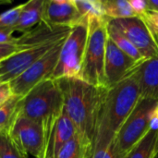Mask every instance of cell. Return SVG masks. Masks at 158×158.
Masks as SVG:
<instances>
[{
  "label": "cell",
  "mask_w": 158,
  "mask_h": 158,
  "mask_svg": "<svg viewBox=\"0 0 158 158\" xmlns=\"http://www.w3.org/2000/svg\"><path fill=\"white\" fill-rule=\"evenodd\" d=\"M158 131L150 130L125 158H155Z\"/></svg>",
  "instance_id": "d6986e66"
},
{
  "label": "cell",
  "mask_w": 158,
  "mask_h": 158,
  "mask_svg": "<svg viewBox=\"0 0 158 158\" xmlns=\"http://www.w3.org/2000/svg\"><path fill=\"white\" fill-rule=\"evenodd\" d=\"M0 83H1V82H0Z\"/></svg>",
  "instance_id": "836d02e7"
},
{
  "label": "cell",
  "mask_w": 158,
  "mask_h": 158,
  "mask_svg": "<svg viewBox=\"0 0 158 158\" xmlns=\"http://www.w3.org/2000/svg\"><path fill=\"white\" fill-rule=\"evenodd\" d=\"M103 6L106 16L109 19L137 17L132 10L129 1L126 0H104Z\"/></svg>",
  "instance_id": "ffe728a7"
},
{
  "label": "cell",
  "mask_w": 158,
  "mask_h": 158,
  "mask_svg": "<svg viewBox=\"0 0 158 158\" xmlns=\"http://www.w3.org/2000/svg\"><path fill=\"white\" fill-rule=\"evenodd\" d=\"M109 21L125 35L146 60L157 56L158 35L151 31L141 18L133 17Z\"/></svg>",
  "instance_id": "9c48e42d"
},
{
  "label": "cell",
  "mask_w": 158,
  "mask_h": 158,
  "mask_svg": "<svg viewBox=\"0 0 158 158\" xmlns=\"http://www.w3.org/2000/svg\"><path fill=\"white\" fill-rule=\"evenodd\" d=\"M75 5L82 18L83 22L89 26L94 20H110L105 13L103 1L101 0H74Z\"/></svg>",
  "instance_id": "e0dca14e"
},
{
  "label": "cell",
  "mask_w": 158,
  "mask_h": 158,
  "mask_svg": "<svg viewBox=\"0 0 158 158\" xmlns=\"http://www.w3.org/2000/svg\"><path fill=\"white\" fill-rule=\"evenodd\" d=\"M77 134L76 127L63 110L45 135L43 158H57L63 146Z\"/></svg>",
  "instance_id": "5bb4252c"
},
{
  "label": "cell",
  "mask_w": 158,
  "mask_h": 158,
  "mask_svg": "<svg viewBox=\"0 0 158 158\" xmlns=\"http://www.w3.org/2000/svg\"><path fill=\"white\" fill-rule=\"evenodd\" d=\"M109 20H94L89 23V35L81 80L96 87L107 88L105 65L107 24Z\"/></svg>",
  "instance_id": "5b68a950"
},
{
  "label": "cell",
  "mask_w": 158,
  "mask_h": 158,
  "mask_svg": "<svg viewBox=\"0 0 158 158\" xmlns=\"http://www.w3.org/2000/svg\"><path fill=\"white\" fill-rule=\"evenodd\" d=\"M23 6H24V3L1 13L0 14V28L13 29L19 21Z\"/></svg>",
  "instance_id": "cb8c5ba5"
},
{
  "label": "cell",
  "mask_w": 158,
  "mask_h": 158,
  "mask_svg": "<svg viewBox=\"0 0 158 158\" xmlns=\"http://www.w3.org/2000/svg\"><path fill=\"white\" fill-rule=\"evenodd\" d=\"M57 43L58 42L19 51L7 59L0 62V82L9 83L11 81L18 78Z\"/></svg>",
  "instance_id": "8fae6325"
},
{
  "label": "cell",
  "mask_w": 158,
  "mask_h": 158,
  "mask_svg": "<svg viewBox=\"0 0 158 158\" xmlns=\"http://www.w3.org/2000/svg\"><path fill=\"white\" fill-rule=\"evenodd\" d=\"M141 97L158 101V56L144 61L135 71Z\"/></svg>",
  "instance_id": "9a60e30c"
},
{
  "label": "cell",
  "mask_w": 158,
  "mask_h": 158,
  "mask_svg": "<svg viewBox=\"0 0 158 158\" xmlns=\"http://www.w3.org/2000/svg\"><path fill=\"white\" fill-rule=\"evenodd\" d=\"M142 65L123 53L108 37L106 47L105 74L107 88L110 89L133 74Z\"/></svg>",
  "instance_id": "30bf717a"
},
{
  "label": "cell",
  "mask_w": 158,
  "mask_h": 158,
  "mask_svg": "<svg viewBox=\"0 0 158 158\" xmlns=\"http://www.w3.org/2000/svg\"><path fill=\"white\" fill-rule=\"evenodd\" d=\"M149 8L158 10V0H148Z\"/></svg>",
  "instance_id": "1f68e13d"
},
{
  "label": "cell",
  "mask_w": 158,
  "mask_h": 158,
  "mask_svg": "<svg viewBox=\"0 0 158 158\" xmlns=\"http://www.w3.org/2000/svg\"><path fill=\"white\" fill-rule=\"evenodd\" d=\"M140 99V86L135 72L108 89L101 107L93 150L112 144L118 131Z\"/></svg>",
  "instance_id": "7a4b0ae2"
},
{
  "label": "cell",
  "mask_w": 158,
  "mask_h": 158,
  "mask_svg": "<svg viewBox=\"0 0 158 158\" xmlns=\"http://www.w3.org/2000/svg\"><path fill=\"white\" fill-rule=\"evenodd\" d=\"M139 18H141L148 25V27L155 34L158 35V10L149 8Z\"/></svg>",
  "instance_id": "d4e9b609"
},
{
  "label": "cell",
  "mask_w": 158,
  "mask_h": 158,
  "mask_svg": "<svg viewBox=\"0 0 158 158\" xmlns=\"http://www.w3.org/2000/svg\"><path fill=\"white\" fill-rule=\"evenodd\" d=\"M19 52V47L15 43L13 44H0V62L7 59L14 54Z\"/></svg>",
  "instance_id": "484cf974"
},
{
  "label": "cell",
  "mask_w": 158,
  "mask_h": 158,
  "mask_svg": "<svg viewBox=\"0 0 158 158\" xmlns=\"http://www.w3.org/2000/svg\"><path fill=\"white\" fill-rule=\"evenodd\" d=\"M112 144L108 146L103 147H96L93 150V154L91 158H116L113 151H112Z\"/></svg>",
  "instance_id": "83f0119b"
},
{
  "label": "cell",
  "mask_w": 158,
  "mask_h": 158,
  "mask_svg": "<svg viewBox=\"0 0 158 158\" xmlns=\"http://www.w3.org/2000/svg\"><path fill=\"white\" fill-rule=\"evenodd\" d=\"M157 105V100L141 97L113 140L111 147L115 157L125 158L145 136L149 131L152 113Z\"/></svg>",
  "instance_id": "277c9868"
},
{
  "label": "cell",
  "mask_w": 158,
  "mask_h": 158,
  "mask_svg": "<svg viewBox=\"0 0 158 158\" xmlns=\"http://www.w3.org/2000/svg\"><path fill=\"white\" fill-rule=\"evenodd\" d=\"M20 98L21 97L13 95L8 101L0 106V131H6L9 127Z\"/></svg>",
  "instance_id": "603a6c76"
},
{
  "label": "cell",
  "mask_w": 158,
  "mask_h": 158,
  "mask_svg": "<svg viewBox=\"0 0 158 158\" xmlns=\"http://www.w3.org/2000/svg\"><path fill=\"white\" fill-rule=\"evenodd\" d=\"M129 3L137 17L142 16L149 9L148 1L145 0H129Z\"/></svg>",
  "instance_id": "4316f807"
},
{
  "label": "cell",
  "mask_w": 158,
  "mask_h": 158,
  "mask_svg": "<svg viewBox=\"0 0 158 158\" xmlns=\"http://www.w3.org/2000/svg\"><path fill=\"white\" fill-rule=\"evenodd\" d=\"M88 35L89 26L87 25L79 24L71 28L62 45L58 61L51 79L81 78Z\"/></svg>",
  "instance_id": "8992f818"
},
{
  "label": "cell",
  "mask_w": 158,
  "mask_h": 158,
  "mask_svg": "<svg viewBox=\"0 0 158 158\" xmlns=\"http://www.w3.org/2000/svg\"><path fill=\"white\" fill-rule=\"evenodd\" d=\"M149 129L158 131V105L152 113L150 123H149Z\"/></svg>",
  "instance_id": "4dcf8cb0"
},
{
  "label": "cell",
  "mask_w": 158,
  "mask_h": 158,
  "mask_svg": "<svg viewBox=\"0 0 158 158\" xmlns=\"http://www.w3.org/2000/svg\"><path fill=\"white\" fill-rule=\"evenodd\" d=\"M6 131L11 139L28 156L43 158L45 143V131L43 124L14 114Z\"/></svg>",
  "instance_id": "ba28073f"
},
{
  "label": "cell",
  "mask_w": 158,
  "mask_h": 158,
  "mask_svg": "<svg viewBox=\"0 0 158 158\" xmlns=\"http://www.w3.org/2000/svg\"><path fill=\"white\" fill-rule=\"evenodd\" d=\"M15 31L11 28H0V44L16 43L17 37L13 36Z\"/></svg>",
  "instance_id": "f1b7e54d"
},
{
  "label": "cell",
  "mask_w": 158,
  "mask_h": 158,
  "mask_svg": "<svg viewBox=\"0 0 158 158\" xmlns=\"http://www.w3.org/2000/svg\"><path fill=\"white\" fill-rule=\"evenodd\" d=\"M91 152L82 144L78 134H76L63 146L57 158H91Z\"/></svg>",
  "instance_id": "44dd1931"
},
{
  "label": "cell",
  "mask_w": 158,
  "mask_h": 158,
  "mask_svg": "<svg viewBox=\"0 0 158 158\" xmlns=\"http://www.w3.org/2000/svg\"><path fill=\"white\" fill-rule=\"evenodd\" d=\"M155 158H158V135L157 142H156V152H155Z\"/></svg>",
  "instance_id": "d6a6232c"
},
{
  "label": "cell",
  "mask_w": 158,
  "mask_h": 158,
  "mask_svg": "<svg viewBox=\"0 0 158 158\" xmlns=\"http://www.w3.org/2000/svg\"><path fill=\"white\" fill-rule=\"evenodd\" d=\"M42 20L50 25L70 28L79 24L86 25L74 0H44Z\"/></svg>",
  "instance_id": "4fadbf2b"
},
{
  "label": "cell",
  "mask_w": 158,
  "mask_h": 158,
  "mask_svg": "<svg viewBox=\"0 0 158 158\" xmlns=\"http://www.w3.org/2000/svg\"><path fill=\"white\" fill-rule=\"evenodd\" d=\"M63 110L64 100L59 84L56 80L48 79L20 98L14 114L43 124L46 135Z\"/></svg>",
  "instance_id": "3957f363"
},
{
  "label": "cell",
  "mask_w": 158,
  "mask_h": 158,
  "mask_svg": "<svg viewBox=\"0 0 158 158\" xmlns=\"http://www.w3.org/2000/svg\"><path fill=\"white\" fill-rule=\"evenodd\" d=\"M71 31L70 27L55 26L41 21L38 25L17 37L16 44L19 51L42 46L59 42L68 37Z\"/></svg>",
  "instance_id": "7c38bea8"
},
{
  "label": "cell",
  "mask_w": 158,
  "mask_h": 158,
  "mask_svg": "<svg viewBox=\"0 0 158 158\" xmlns=\"http://www.w3.org/2000/svg\"><path fill=\"white\" fill-rule=\"evenodd\" d=\"M65 40L58 42L22 74L9 82L13 95L23 97L36 85L52 78Z\"/></svg>",
  "instance_id": "52a82bcc"
},
{
  "label": "cell",
  "mask_w": 158,
  "mask_h": 158,
  "mask_svg": "<svg viewBox=\"0 0 158 158\" xmlns=\"http://www.w3.org/2000/svg\"><path fill=\"white\" fill-rule=\"evenodd\" d=\"M13 96L9 83H0V106Z\"/></svg>",
  "instance_id": "f546056e"
},
{
  "label": "cell",
  "mask_w": 158,
  "mask_h": 158,
  "mask_svg": "<svg viewBox=\"0 0 158 158\" xmlns=\"http://www.w3.org/2000/svg\"><path fill=\"white\" fill-rule=\"evenodd\" d=\"M44 0H31L24 3L18 23L13 28L14 31L26 32L42 21Z\"/></svg>",
  "instance_id": "2e32d148"
},
{
  "label": "cell",
  "mask_w": 158,
  "mask_h": 158,
  "mask_svg": "<svg viewBox=\"0 0 158 158\" xmlns=\"http://www.w3.org/2000/svg\"><path fill=\"white\" fill-rule=\"evenodd\" d=\"M107 35L112 40V42L127 56L131 57L133 60L140 64H143L146 59L142 56V54L133 46V44L125 37V35L110 21L107 24Z\"/></svg>",
  "instance_id": "ac0fdd59"
},
{
  "label": "cell",
  "mask_w": 158,
  "mask_h": 158,
  "mask_svg": "<svg viewBox=\"0 0 158 158\" xmlns=\"http://www.w3.org/2000/svg\"><path fill=\"white\" fill-rule=\"evenodd\" d=\"M56 81L62 92L64 110L76 127L81 142L92 154L101 107L108 89L75 78Z\"/></svg>",
  "instance_id": "6da1fadb"
},
{
  "label": "cell",
  "mask_w": 158,
  "mask_h": 158,
  "mask_svg": "<svg viewBox=\"0 0 158 158\" xmlns=\"http://www.w3.org/2000/svg\"><path fill=\"white\" fill-rule=\"evenodd\" d=\"M0 158H29L11 139L6 131H0Z\"/></svg>",
  "instance_id": "7402d4cb"
}]
</instances>
